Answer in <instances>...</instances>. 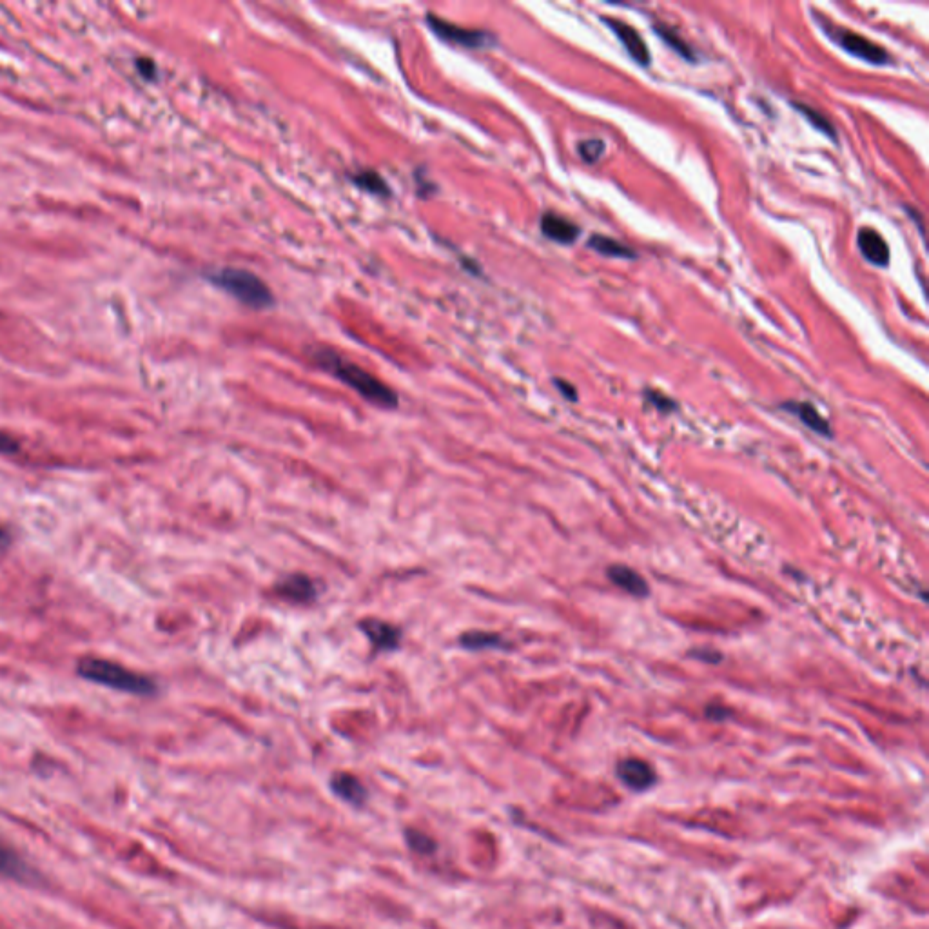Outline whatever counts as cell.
Masks as SVG:
<instances>
[{"mask_svg": "<svg viewBox=\"0 0 929 929\" xmlns=\"http://www.w3.org/2000/svg\"><path fill=\"white\" fill-rule=\"evenodd\" d=\"M588 247L594 249L599 255L608 256V258H625V260H634V258H637V253L634 249H630L628 245L617 242V240L610 238V236H590Z\"/></svg>", "mask_w": 929, "mask_h": 929, "instance_id": "2e32d148", "label": "cell"}, {"mask_svg": "<svg viewBox=\"0 0 929 929\" xmlns=\"http://www.w3.org/2000/svg\"><path fill=\"white\" fill-rule=\"evenodd\" d=\"M541 233H543V236H547L548 240L556 242V244L570 245L574 244L579 238L581 229H579V225L574 224L572 220H568L565 216L547 213L541 218Z\"/></svg>", "mask_w": 929, "mask_h": 929, "instance_id": "9c48e42d", "label": "cell"}, {"mask_svg": "<svg viewBox=\"0 0 929 929\" xmlns=\"http://www.w3.org/2000/svg\"><path fill=\"white\" fill-rule=\"evenodd\" d=\"M77 672L82 679H88L97 685L109 686L118 692L133 695L157 694L155 681H151L146 675L131 672L122 665L111 663L108 659L84 657L77 666Z\"/></svg>", "mask_w": 929, "mask_h": 929, "instance_id": "7a4b0ae2", "label": "cell"}, {"mask_svg": "<svg viewBox=\"0 0 929 929\" xmlns=\"http://www.w3.org/2000/svg\"><path fill=\"white\" fill-rule=\"evenodd\" d=\"M405 841H407V846L418 855H432L434 851L438 850V844L432 839L431 835L420 832V830H414V828L405 832Z\"/></svg>", "mask_w": 929, "mask_h": 929, "instance_id": "44dd1931", "label": "cell"}, {"mask_svg": "<svg viewBox=\"0 0 929 929\" xmlns=\"http://www.w3.org/2000/svg\"><path fill=\"white\" fill-rule=\"evenodd\" d=\"M19 450V441L8 432L0 431V454H13Z\"/></svg>", "mask_w": 929, "mask_h": 929, "instance_id": "d4e9b609", "label": "cell"}, {"mask_svg": "<svg viewBox=\"0 0 929 929\" xmlns=\"http://www.w3.org/2000/svg\"><path fill=\"white\" fill-rule=\"evenodd\" d=\"M706 717L712 719V721H724L728 717V710L721 708V706H708L706 708Z\"/></svg>", "mask_w": 929, "mask_h": 929, "instance_id": "83f0119b", "label": "cell"}, {"mask_svg": "<svg viewBox=\"0 0 929 929\" xmlns=\"http://www.w3.org/2000/svg\"><path fill=\"white\" fill-rule=\"evenodd\" d=\"M603 22L614 31V35L623 44V48L628 51L632 59L636 60L637 64L641 66L650 64V51H648L645 39L630 24L617 19H603Z\"/></svg>", "mask_w": 929, "mask_h": 929, "instance_id": "52a82bcc", "label": "cell"}, {"mask_svg": "<svg viewBox=\"0 0 929 929\" xmlns=\"http://www.w3.org/2000/svg\"><path fill=\"white\" fill-rule=\"evenodd\" d=\"M784 411L792 412L799 420L810 429V431L821 434L824 438H832V425L826 418H822L821 412L813 407L812 403L806 401H788L783 405Z\"/></svg>", "mask_w": 929, "mask_h": 929, "instance_id": "4fadbf2b", "label": "cell"}, {"mask_svg": "<svg viewBox=\"0 0 929 929\" xmlns=\"http://www.w3.org/2000/svg\"><path fill=\"white\" fill-rule=\"evenodd\" d=\"M690 656L697 657V659H701V661H705V663H721V659H723V656L717 654L714 650H706V654H703L701 650H695Z\"/></svg>", "mask_w": 929, "mask_h": 929, "instance_id": "4316f807", "label": "cell"}, {"mask_svg": "<svg viewBox=\"0 0 929 929\" xmlns=\"http://www.w3.org/2000/svg\"><path fill=\"white\" fill-rule=\"evenodd\" d=\"M427 24L431 26L432 33L438 35L441 40L450 42V44H458L463 48H485L494 42V37L487 31L461 28V26L450 24L447 20L436 17L434 13H427Z\"/></svg>", "mask_w": 929, "mask_h": 929, "instance_id": "5b68a950", "label": "cell"}, {"mask_svg": "<svg viewBox=\"0 0 929 929\" xmlns=\"http://www.w3.org/2000/svg\"><path fill=\"white\" fill-rule=\"evenodd\" d=\"M857 244H859L862 256L871 264L879 265V267H886L890 264V247L875 229H868V227L861 229V233L857 236Z\"/></svg>", "mask_w": 929, "mask_h": 929, "instance_id": "8fae6325", "label": "cell"}, {"mask_svg": "<svg viewBox=\"0 0 929 929\" xmlns=\"http://www.w3.org/2000/svg\"><path fill=\"white\" fill-rule=\"evenodd\" d=\"M817 20H819L824 33L830 35V39L835 44H839L846 53H850L857 59L866 60L870 64H875V66H884V64L890 62V53L881 48L879 44L871 42L870 39L862 37L859 33H853L848 28H837V26H833L830 20L821 19L819 15H817Z\"/></svg>", "mask_w": 929, "mask_h": 929, "instance_id": "277c9868", "label": "cell"}, {"mask_svg": "<svg viewBox=\"0 0 929 929\" xmlns=\"http://www.w3.org/2000/svg\"><path fill=\"white\" fill-rule=\"evenodd\" d=\"M138 73L146 80L157 79V64L147 57L137 60Z\"/></svg>", "mask_w": 929, "mask_h": 929, "instance_id": "cb8c5ba5", "label": "cell"}, {"mask_svg": "<svg viewBox=\"0 0 929 929\" xmlns=\"http://www.w3.org/2000/svg\"><path fill=\"white\" fill-rule=\"evenodd\" d=\"M331 790L336 797L342 801L349 802L353 806H362L367 801V790L351 773L338 772L331 777Z\"/></svg>", "mask_w": 929, "mask_h": 929, "instance_id": "9a60e30c", "label": "cell"}, {"mask_svg": "<svg viewBox=\"0 0 929 929\" xmlns=\"http://www.w3.org/2000/svg\"><path fill=\"white\" fill-rule=\"evenodd\" d=\"M463 648L469 650H487V648H499L503 645V639L496 634H487V632H469L460 639Z\"/></svg>", "mask_w": 929, "mask_h": 929, "instance_id": "ffe728a7", "label": "cell"}, {"mask_svg": "<svg viewBox=\"0 0 929 929\" xmlns=\"http://www.w3.org/2000/svg\"><path fill=\"white\" fill-rule=\"evenodd\" d=\"M607 576L616 587L621 588L630 596L646 597L650 594L645 577L637 574L634 568L626 567V565H610L607 568Z\"/></svg>", "mask_w": 929, "mask_h": 929, "instance_id": "7c38bea8", "label": "cell"}, {"mask_svg": "<svg viewBox=\"0 0 929 929\" xmlns=\"http://www.w3.org/2000/svg\"><path fill=\"white\" fill-rule=\"evenodd\" d=\"M363 634L371 639L376 650H394L400 645L401 632L396 626L389 625L380 619H367L363 621Z\"/></svg>", "mask_w": 929, "mask_h": 929, "instance_id": "5bb4252c", "label": "cell"}, {"mask_svg": "<svg viewBox=\"0 0 929 929\" xmlns=\"http://www.w3.org/2000/svg\"><path fill=\"white\" fill-rule=\"evenodd\" d=\"M10 541L11 536L8 534V530L2 529V527H0V552H2L4 548L10 547Z\"/></svg>", "mask_w": 929, "mask_h": 929, "instance_id": "f546056e", "label": "cell"}, {"mask_svg": "<svg viewBox=\"0 0 929 929\" xmlns=\"http://www.w3.org/2000/svg\"><path fill=\"white\" fill-rule=\"evenodd\" d=\"M793 108L797 109L801 113L802 117L806 118L813 128L817 131H821L822 135L832 138L833 142H837V133H835V128H833L830 118L824 117L822 113H819L817 109L810 108L802 102H792Z\"/></svg>", "mask_w": 929, "mask_h": 929, "instance_id": "e0dca14e", "label": "cell"}, {"mask_svg": "<svg viewBox=\"0 0 929 929\" xmlns=\"http://www.w3.org/2000/svg\"><path fill=\"white\" fill-rule=\"evenodd\" d=\"M554 383H556V387H558L559 392H561V394H563L567 400H577V391L574 389V385H570V383L565 382V380H554Z\"/></svg>", "mask_w": 929, "mask_h": 929, "instance_id": "484cf974", "label": "cell"}, {"mask_svg": "<svg viewBox=\"0 0 929 929\" xmlns=\"http://www.w3.org/2000/svg\"><path fill=\"white\" fill-rule=\"evenodd\" d=\"M605 151H607V146H605L603 140H583V142L579 144V155H581L583 160L588 162V164L597 162L599 158L605 155Z\"/></svg>", "mask_w": 929, "mask_h": 929, "instance_id": "7402d4cb", "label": "cell"}, {"mask_svg": "<svg viewBox=\"0 0 929 929\" xmlns=\"http://www.w3.org/2000/svg\"><path fill=\"white\" fill-rule=\"evenodd\" d=\"M906 211H908V215L911 216V220H913V222H917V225H919L920 235H924V224H922V215H920L917 209H913V207H910V206H906Z\"/></svg>", "mask_w": 929, "mask_h": 929, "instance_id": "f1b7e54d", "label": "cell"}, {"mask_svg": "<svg viewBox=\"0 0 929 929\" xmlns=\"http://www.w3.org/2000/svg\"><path fill=\"white\" fill-rule=\"evenodd\" d=\"M0 877L17 881L20 884H33L39 881V873L20 857L17 851L0 842Z\"/></svg>", "mask_w": 929, "mask_h": 929, "instance_id": "ba28073f", "label": "cell"}, {"mask_svg": "<svg viewBox=\"0 0 929 929\" xmlns=\"http://www.w3.org/2000/svg\"><path fill=\"white\" fill-rule=\"evenodd\" d=\"M276 594L284 597L287 601L293 603H309L316 597V587L313 581L304 574H293V576L282 577L276 583Z\"/></svg>", "mask_w": 929, "mask_h": 929, "instance_id": "30bf717a", "label": "cell"}, {"mask_svg": "<svg viewBox=\"0 0 929 929\" xmlns=\"http://www.w3.org/2000/svg\"><path fill=\"white\" fill-rule=\"evenodd\" d=\"M645 398L648 403H652L659 412H674L677 409V403L672 398H668L659 391H646Z\"/></svg>", "mask_w": 929, "mask_h": 929, "instance_id": "603a6c76", "label": "cell"}, {"mask_svg": "<svg viewBox=\"0 0 929 929\" xmlns=\"http://www.w3.org/2000/svg\"><path fill=\"white\" fill-rule=\"evenodd\" d=\"M314 363L323 371L333 374L340 382L358 392L363 400L371 401L382 409L398 407V396L389 385L380 382L371 372L365 371L360 365L345 360L343 356L334 353L333 349H318L311 354Z\"/></svg>", "mask_w": 929, "mask_h": 929, "instance_id": "6da1fadb", "label": "cell"}, {"mask_svg": "<svg viewBox=\"0 0 929 929\" xmlns=\"http://www.w3.org/2000/svg\"><path fill=\"white\" fill-rule=\"evenodd\" d=\"M354 184L362 187L365 191H369L372 195H391V187H389V184H387L376 171H369V169H367V171H360V173L354 177Z\"/></svg>", "mask_w": 929, "mask_h": 929, "instance_id": "d6986e66", "label": "cell"}, {"mask_svg": "<svg viewBox=\"0 0 929 929\" xmlns=\"http://www.w3.org/2000/svg\"><path fill=\"white\" fill-rule=\"evenodd\" d=\"M654 30H656L657 35H659V39L663 40L666 46H670V48L674 49L679 57L690 60V62L694 60L695 55L692 48H690L685 40L681 39L672 28H668L665 24H656Z\"/></svg>", "mask_w": 929, "mask_h": 929, "instance_id": "ac0fdd59", "label": "cell"}, {"mask_svg": "<svg viewBox=\"0 0 929 929\" xmlns=\"http://www.w3.org/2000/svg\"><path fill=\"white\" fill-rule=\"evenodd\" d=\"M617 779L625 784L632 792H646L657 781L656 770L643 759L628 757L619 761L616 766Z\"/></svg>", "mask_w": 929, "mask_h": 929, "instance_id": "8992f818", "label": "cell"}, {"mask_svg": "<svg viewBox=\"0 0 929 929\" xmlns=\"http://www.w3.org/2000/svg\"><path fill=\"white\" fill-rule=\"evenodd\" d=\"M207 280L222 291L231 294L238 302L253 307V309H267L274 302L271 289L260 280L255 273L238 269V267H222L206 274Z\"/></svg>", "mask_w": 929, "mask_h": 929, "instance_id": "3957f363", "label": "cell"}]
</instances>
